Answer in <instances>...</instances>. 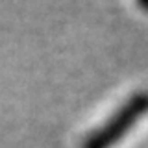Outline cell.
<instances>
[{
  "mask_svg": "<svg viewBox=\"0 0 148 148\" xmlns=\"http://www.w3.org/2000/svg\"><path fill=\"white\" fill-rule=\"evenodd\" d=\"M137 4H139V8H141L143 11L148 13V0H137Z\"/></svg>",
  "mask_w": 148,
  "mask_h": 148,
  "instance_id": "obj_2",
  "label": "cell"
},
{
  "mask_svg": "<svg viewBox=\"0 0 148 148\" xmlns=\"http://www.w3.org/2000/svg\"><path fill=\"white\" fill-rule=\"evenodd\" d=\"M148 113V91L132 95L111 117L91 132L82 148H111Z\"/></svg>",
  "mask_w": 148,
  "mask_h": 148,
  "instance_id": "obj_1",
  "label": "cell"
}]
</instances>
